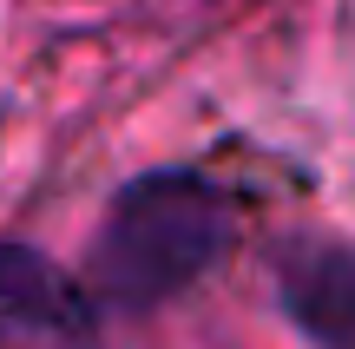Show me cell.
Instances as JSON below:
<instances>
[{
    "mask_svg": "<svg viewBox=\"0 0 355 349\" xmlns=\"http://www.w3.org/2000/svg\"><path fill=\"white\" fill-rule=\"evenodd\" d=\"M277 303L316 349H355V244H336V237L283 244Z\"/></svg>",
    "mask_w": 355,
    "mask_h": 349,
    "instance_id": "cell-3",
    "label": "cell"
},
{
    "mask_svg": "<svg viewBox=\"0 0 355 349\" xmlns=\"http://www.w3.org/2000/svg\"><path fill=\"white\" fill-rule=\"evenodd\" d=\"M243 211L204 171H145L119 185L92 237V284L119 310H152L237 250Z\"/></svg>",
    "mask_w": 355,
    "mask_h": 349,
    "instance_id": "cell-1",
    "label": "cell"
},
{
    "mask_svg": "<svg viewBox=\"0 0 355 349\" xmlns=\"http://www.w3.org/2000/svg\"><path fill=\"white\" fill-rule=\"evenodd\" d=\"M0 349H105L92 290L33 244H0Z\"/></svg>",
    "mask_w": 355,
    "mask_h": 349,
    "instance_id": "cell-2",
    "label": "cell"
}]
</instances>
